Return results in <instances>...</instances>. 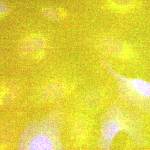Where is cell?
Returning <instances> with one entry per match:
<instances>
[{
    "label": "cell",
    "instance_id": "6da1fadb",
    "mask_svg": "<svg viewBox=\"0 0 150 150\" xmlns=\"http://www.w3.org/2000/svg\"><path fill=\"white\" fill-rule=\"evenodd\" d=\"M99 122L100 131L97 147L101 150H111L113 140L121 132L128 134L138 147L147 144L144 116L138 110H130L113 101L106 111L99 116Z\"/></svg>",
    "mask_w": 150,
    "mask_h": 150
},
{
    "label": "cell",
    "instance_id": "7a4b0ae2",
    "mask_svg": "<svg viewBox=\"0 0 150 150\" xmlns=\"http://www.w3.org/2000/svg\"><path fill=\"white\" fill-rule=\"evenodd\" d=\"M65 114L61 103L22 129L17 150H66L62 141Z\"/></svg>",
    "mask_w": 150,
    "mask_h": 150
},
{
    "label": "cell",
    "instance_id": "3957f363",
    "mask_svg": "<svg viewBox=\"0 0 150 150\" xmlns=\"http://www.w3.org/2000/svg\"><path fill=\"white\" fill-rule=\"evenodd\" d=\"M101 62L116 83L118 100L121 105L150 115V82L139 78H128L118 74L105 58L101 59Z\"/></svg>",
    "mask_w": 150,
    "mask_h": 150
},
{
    "label": "cell",
    "instance_id": "277c9868",
    "mask_svg": "<svg viewBox=\"0 0 150 150\" xmlns=\"http://www.w3.org/2000/svg\"><path fill=\"white\" fill-rule=\"evenodd\" d=\"M45 41L42 38H34L27 40L21 45V50L24 52H30L43 48Z\"/></svg>",
    "mask_w": 150,
    "mask_h": 150
},
{
    "label": "cell",
    "instance_id": "5b68a950",
    "mask_svg": "<svg viewBox=\"0 0 150 150\" xmlns=\"http://www.w3.org/2000/svg\"><path fill=\"white\" fill-rule=\"evenodd\" d=\"M43 14L46 18L51 21H58L60 18L59 12L57 10L52 8L45 9Z\"/></svg>",
    "mask_w": 150,
    "mask_h": 150
},
{
    "label": "cell",
    "instance_id": "8992f818",
    "mask_svg": "<svg viewBox=\"0 0 150 150\" xmlns=\"http://www.w3.org/2000/svg\"><path fill=\"white\" fill-rule=\"evenodd\" d=\"M9 10L8 6L5 2L2 0H0V15L5 14Z\"/></svg>",
    "mask_w": 150,
    "mask_h": 150
}]
</instances>
